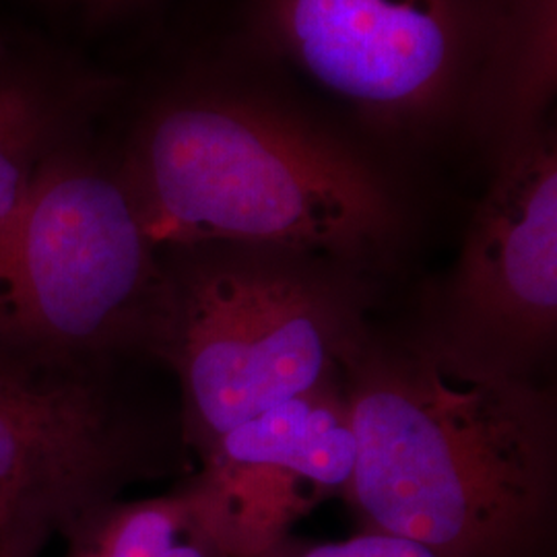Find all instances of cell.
I'll use <instances>...</instances> for the list:
<instances>
[{
    "mask_svg": "<svg viewBox=\"0 0 557 557\" xmlns=\"http://www.w3.org/2000/svg\"><path fill=\"white\" fill-rule=\"evenodd\" d=\"M363 531L436 557H554L556 416L529 372L448 333H368L345 368Z\"/></svg>",
    "mask_w": 557,
    "mask_h": 557,
    "instance_id": "1",
    "label": "cell"
},
{
    "mask_svg": "<svg viewBox=\"0 0 557 557\" xmlns=\"http://www.w3.org/2000/svg\"><path fill=\"white\" fill-rule=\"evenodd\" d=\"M156 248L244 244L363 271L405 234L397 184L358 147L259 94L163 103L120 168Z\"/></svg>",
    "mask_w": 557,
    "mask_h": 557,
    "instance_id": "2",
    "label": "cell"
},
{
    "mask_svg": "<svg viewBox=\"0 0 557 557\" xmlns=\"http://www.w3.org/2000/svg\"><path fill=\"white\" fill-rule=\"evenodd\" d=\"M149 341L176 374L184 434L205 455L232 428L345 379L368 337L359 271L267 246L170 248Z\"/></svg>",
    "mask_w": 557,
    "mask_h": 557,
    "instance_id": "3",
    "label": "cell"
},
{
    "mask_svg": "<svg viewBox=\"0 0 557 557\" xmlns=\"http://www.w3.org/2000/svg\"><path fill=\"white\" fill-rule=\"evenodd\" d=\"M161 294L160 248L120 170L48 153L0 269V354L89 372L124 349H149Z\"/></svg>",
    "mask_w": 557,
    "mask_h": 557,
    "instance_id": "4",
    "label": "cell"
},
{
    "mask_svg": "<svg viewBox=\"0 0 557 557\" xmlns=\"http://www.w3.org/2000/svg\"><path fill=\"white\" fill-rule=\"evenodd\" d=\"M502 0H257L255 32L382 135L465 124Z\"/></svg>",
    "mask_w": 557,
    "mask_h": 557,
    "instance_id": "5",
    "label": "cell"
},
{
    "mask_svg": "<svg viewBox=\"0 0 557 557\" xmlns=\"http://www.w3.org/2000/svg\"><path fill=\"white\" fill-rule=\"evenodd\" d=\"M450 278L448 335L529 372L557 329V147L547 122L492 147Z\"/></svg>",
    "mask_w": 557,
    "mask_h": 557,
    "instance_id": "6",
    "label": "cell"
},
{
    "mask_svg": "<svg viewBox=\"0 0 557 557\" xmlns=\"http://www.w3.org/2000/svg\"><path fill=\"white\" fill-rule=\"evenodd\" d=\"M195 479L234 557H252L289 535L324 499L343 498L358 440L345 379L326 382L248 419L205 455Z\"/></svg>",
    "mask_w": 557,
    "mask_h": 557,
    "instance_id": "7",
    "label": "cell"
},
{
    "mask_svg": "<svg viewBox=\"0 0 557 557\" xmlns=\"http://www.w3.org/2000/svg\"><path fill=\"white\" fill-rule=\"evenodd\" d=\"M135 473V434L91 372L0 354V512L36 508L62 533Z\"/></svg>",
    "mask_w": 557,
    "mask_h": 557,
    "instance_id": "8",
    "label": "cell"
},
{
    "mask_svg": "<svg viewBox=\"0 0 557 557\" xmlns=\"http://www.w3.org/2000/svg\"><path fill=\"white\" fill-rule=\"evenodd\" d=\"M557 85V0H502L467 126L487 147L545 122Z\"/></svg>",
    "mask_w": 557,
    "mask_h": 557,
    "instance_id": "9",
    "label": "cell"
},
{
    "mask_svg": "<svg viewBox=\"0 0 557 557\" xmlns=\"http://www.w3.org/2000/svg\"><path fill=\"white\" fill-rule=\"evenodd\" d=\"M62 557H234L197 479L145 499H108L62 533Z\"/></svg>",
    "mask_w": 557,
    "mask_h": 557,
    "instance_id": "10",
    "label": "cell"
},
{
    "mask_svg": "<svg viewBox=\"0 0 557 557\" xmlns=\"http://www.w3.org/2000/svg\"><path fill=\"white\" fill-rule=\"evenodd\" d=\"M50 119L34 89L0 83V269L38 174L48 156Z\"/></svg>",
    "mask_w": 557,
    "mask_h": 557,
    "instance_id": "11",
    "label": "cell"
},
{
    "mask_svg": "<svg viewBox=\"0 0 557 557\" xmlns=\"http://www.w3.org/2000/svg\"><path fill=\"white\" fill-rule=\"evenodd\" d=\"M252 557H436L409 539L363 531L341 541H314L294 533L278 539Z\"/></svg>",
    "mask_w": 557,
    "mask_h": 557,
    "instance_id": "12",
    "label": "cell"
},
{
    "mask_svg": "<svg viewBox=\"0 0 557 557\" xmlns=\"http://www.w3.org/2000/svg\"><path fill=\"white\" fill-rule=\"evenodd\" d=\"M57 533L52 518L36 508H13L0 515V557H41Z\"/></svg>",
    "mask_w": 557,
    "mask_h": 557,
    "instance_id": "13",
    "label": "cell"
},
{
    "mask_svg": "<svg viewBox=\"0 0 557 557\" xmlns=\"http://www.w3.org/2000/svg\"><path fill=\"white\" fill-rule=\"evenodd\" d=\"M87 2L94 4L98 11H112V9L124 7V4H128L133 0H87Z\"/></svg>",
    "mask_w": 557,
    "mask_h": 557,
    "instance_id": "14",
    "label": "cell"
}]
</instances>
